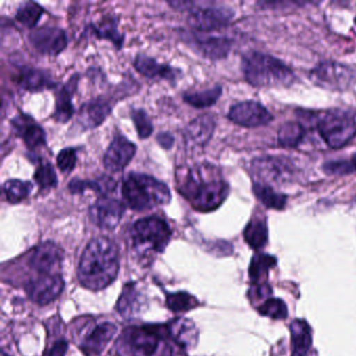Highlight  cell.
<instances>
[{
	"mask_svg": "<svg viewBox=\"0 0 356 356\" xmlns=\"http://www.w3.org/2000/svg\"><path fill=\"white\" fill-rule=\"evenodd\" d=\"M63 251L53 241L41 243L30 257V266L38 274H60Z\"/></svg>",
	"mask_w": 356,
	"mask_h": 356,
	"instance_id": "cell-15",
	"label": "cell"
},
{
	"mask_svg": "<svg viewBox=\"0 0 356 356\" xmlns=\"http://www.w3.org/2000/svg\"><path fill=\"white\" fill-rule=\"evenodd\" d=\"M170 335L182 348H193L197 341V329L187 318H178L168 326Z\"/></svg>",
	"mask_w": 356,
	"mask_h": 356,
	"instance_id": "cell-25",
	"label": "cell"
},
{
	"mask_svg": "<svg viewBox=\"0 0 356 356\" xmlns=\"http://www.w3.org/2000/svg\"><path fill=\"white\" fill-rule=\"evenodd\" d=\"M191 47L202 57L210 60L224 59L230 53L232 42L224 37H202L191 35L187 39Z\"/></svg>",
	"mask_w": 356,
	"mask_h": 356,
	"instance_id": "cell-18",
	"label": "cell"
},
{
	"mask_svg": "<svg viewBox=\"0 0 356 356\" xmlns=\"http://www.w3.org/2000/svg\"><path fill=\"white\" fill-rule=\"evenodd\" d=\"M172 7H182L181 9L188 12L187 18L189 26L199 32H210L225 28L232 22L234 13L229 8L197 7V3H170ZM180 10V9H179Z\"/></svg>",
	"mask_w": 356,
	"mask_h": 356,
	"instance_id": "cell-8",
	"label": "cell"
},
{
	"mask_svg": "<svg viewBox=\"0 0 356 356\" xmlns=\"http://www.w3.org/2000/svg\"><path fill=\"white\" fill-rule=\"evenodd\" d=\"M34 180L43 191L55 188L58 184V177L53 164L43 162L37 168Z\"/></svg>",
	"mask_w": 356,
	"mask_h": 356,
	"instance_id": "cell-37",
	"label": "cell"
},
{
	"mask_svg": "<svg viewBox=\"0 0 356 356\" xmlns=\"http://www.w3.org/2000/svg\"><path fill=\"white\" fill-rule=\"evenodd\" d=\"M124 213V204L109 195L99 197L89 209V214L93 224L103 230L115 229L122 220Z\"/></svg>",
	"mask_w": 356,
	"mask_h": 356,
	"instance_id": "cell-10",
	"label": "cell"
},
{
	"mask_svg": "<svg viewBox=\"0 0 356 356\" xmlns=\"http://www.w3.org/2000/svg\"><path fill=\"white\" fill-rule=\"evenodd\" d=\"M253 191L257 199L266 207L281 210L286 205V197L276 193L270 185L254 183Z\"/></svg>",
	"mask_w": 356,
	"mask_h": 356,
	"instance_id": "cell-30",
	"label": "cell"
},
{
	"mask_svg": "<svg viewBox=\"0 0 356 356\" xmlns=\"http://www.w3.org/2000/svg\"><path fill=\"white\" fill-rule=\"evenodd\" d=\"M29 41L38 53L51 57L60 55L68 43L66 33L54 26H43L33 31L29 35Z\"/></svg>",
	"mask_w": 356,
	"mask_h": 356,
	"instance_id": "cell-12",
	"label": "cell"
},
{
	"mask_svg": "<svg viewBox=\"0 0 356 356\" xmlns=\"http://www.w3.org/2000/svg\"><path fill=\"white\" fill-rule=\"evenodd\" d=\"M252 170L262 184L268 185L270 182L289 180L293 175V165L287 158L268 156L254 160Z\"/></svg>",
	"mask_w": 356,
	"mask_h": 356,
	"instance_id": "cell-9",
	"label": "cell"
},
{
	"mask_svg": "<svg viewBox=\"0 0 356 356\" xmlns=\"http://www.w3.org/2000/svg\"><path fill=\"white\" fill-rule=\"evenodd\" d=\"M136 145L126 137L116 135L104 156V165L110 172H120L132 161Z\"/></svg>",
	"mask_w": 356,
	"mask_h": 356,
	"instance_id": "cell-16",
	"label": "cell"
},
{
	"mask_svg": "<svg viewBox=\"0 0 356 356\" xmlns=\"http://www.w3.org/2000/svg\"><path fill=\"white\" fill-rule=\"evenodd\" d=\"M158 143H160L162 147L164 149H170L174 145V138H172V135L168 134V133H162L159 136L157 137Z\"/></svg>",
	"mask_w": 356,
	"mask_h": 356,
	"instance_id": "cell-45",
	"label": "cell"
},
{
	"mask_svg": "<svg viewBox=\"0 0 356 356\" xmlns=\"http://www.w3.org/2000/svg\"><path fill=\"white\" fill-rule=\"evenodd\" d=\"M241 70L252 86H289L295 81V74L289 66L272 56L257 51L243 56Z\"/></svg>",
	"mask_w": 356,
	"mask_h": 356,
	"instance_id": "cell-4",
	"label": "cell"
},
{
	"mask_svg": "<svg viewBox=\"0 0 356 356\" xmlns=\"http://www.w3.org/2000/svg\"><path fill=\"white\" fill-rule=\"evenodd\" d=\"M61 274H39L26 284V293L35 303L47 305L59 297L63 291Z\"/></svg>",
	"mask_w": 356,
	"mask_h": 356,
	"instance_id": "cell-13",
	"label": "cell"
},
{
	"mask_svg": "<svg viewBox=\"0 0 356 356\" xmlns=\"http://www.w3.org/2000/svg\"><path fill=\"white\" fill-rule=\"evenodd\" d=\"M258 312L261 316H268L274 320H284L287 318L289 310L286 304L280 299L270 298L258 307Z\"/></svg>",
	"mask_w": 356,
	"mask_h": 356,
	"instance_id": "cell-39",
	"label": "cell"
},
{
	"mask_svg": "<svg viewBox=\"0 0 356 356\" xmlns=\"http://www.w3.org/2000/svg\"><path fill=\"white\" fill-rule=\"evenodd\" d=\"M131 116H132L133 122H134L135 129H136L139 138H149L153 133L154 127L147 112L143 109H133L131 112Z\"/></svg>",
	"mask_w": 356,
	"mask_h": 356,
	"instance_id": "cell-40",
	"label": "cell"
},
{
	"mask_svg": "<svg viewBox=\"0 0 356 356\" xmlns=\"http://www.w3.org/2000/svg\"><path fill=\"white\" fill-rule=\"evenodd\" d=\"M33 189H34V185L32 182L18 180V179H11L3 184V193L8 202L12 204L20 203L28 199Z\"/></svg>",
	"mask_w": 356,
	"mask_h": 356,
	"instance_id": "cell-34",
	"label": "cell"
},
{
	"mask_svg": "<svg viewBox=\"0 0 356 356\" xmlns=\"http://www.w3.org/2000/svg\"><path fill=\"white\" fill-rule=\"evenodd\" d=\"M273 291L270 285L266 283H260V284H255L253 287V296L255 300L264 299V298L270 297L272 295Z\"/></svg>",
	"mask_w": 356,
	"mask_h": 356,
	"instance_id": "cell-43",
	"label": "cell"
},
{
	"mask_svg": "<svg viewBox=\"0 0 356 356\" xmlns=\"http://www.w3.org/2000/svg\"><path fill=\"white\" fill-rule=\"evenodd\" d=\"M166 304L172 312H184L197 307V300L189 293L180 291V293H168Z\"/></svg>",
	"mask_w": 356,
	"mask_h": 356,
	"instance_id": "cell-38",
	"label": "cell"
},
{
	"mask_svg": "<svg viewBox=\"0 0 356 356\" xmlns=\"http://www.w3.org/2000/svg\"><path fill=\"white\" fill-rule=\"evenodd\" d=\"M324 170L329 175H343L353 172V168L351 162L335 161L325 164Z\"/></svg>",
	"mask_w": 356,
	"mask_h": 356,
	"instance_id": "cell-42",
	"label": "cell"
},
{
	"mask_svg": "<svg viewBox=\"0 0 356 356\" xmlns=\"http://www.w3.org/2000/svg\"><path fill=\"white\" fill-rule=\"evenodd\" d=\"M14 82L29 92H40L57 86L49 72L29 66L18 68L14 76Z\"/></svg>",
	"mask_w": 356,
	"mask_h": 356,
	"instance_id": "cell-19",
	"label": "cell"
},
{
	"mask_svg": "<svg viewBox=\"0 0 356 356\" xmlns=\"http://www.w3.org/2000/svg\"><path fill=\"white\" fill-rule=\"evenodd\" d=\"M116 331L118 328L112 323L104 322L97 325L83 339L80 348L87 356L99 355L113 339Z\"/></svg>",
	"mask_w": 356,
	"mask_h": 356,
	"instance_id": "cell-20",
	"label": "cell"
},
{
	"mask_svg": "<svg viewBox=\"0 0 356 356\" xmlns=\"http://www.w3.org/2000/svg\"><path fill=\"white\" fill-rule=\"evenodd\" d=\"M181 195L197 211L218 209L228 197L230 186L211 164L202 163L183 170L178 176Z\"/></svg>",
	"mask_w": 356,
	"mask_h": 356,
	"instance_id": "cell-1",
	"label": "cell"
},
{
	"mask_svg": "<svg viewBox=\"0 0 356 356\" xmlns=\"http://www.w3.org/2000/svg\"><path fill=\"white\" fill-rule=\"evenodd\" d=\"M351 165H352V168H353V172H355V170H356V154H354L353 157H352Z\"/></svg>",
	"mask_w": 356,
	"mask_h": 356,
	"instance_id": "cell-46",
	"label": "cell"
},
{
	"mask_svg": "<svg viewBox=\"0 0 356 356\" xmlns=\"http://www.w3.org/2000/svg\"><path fill=\"white\" fill-rule=\"evenodd\" d=\"M116 188V182L110 177H102L97 180H83V179H72L68 185V189L72 195H81L86 191H93L97 195H108V193Z\"/></svg>",
	"mask_w": 356,
	"mask_h": 356,
	"instance_id": "cell-26",
	"label": "cell"
},
{
	"mask_svg": "<svg viewBox=\"0 0 356 356\" xmlns=\"http://www.w3.org/2000/svg\"><path fill=\"white\" fill-rule=\"evenodd\" d=\"M92 31L97 38L110 40L118 49L122 47L124 37L118 31L115 18H105L97 26H92Z\"/></svg>",
	"mask_w": 356,
	"mask_h": 356,
	"instance_id": "cell-35",
	"label": "cell"
},
{
	"mask_svg": "<svg viewBox=\"0 0 356 356\" xmlns=\"http://www.w3.org/2000/svg\"><path fill=\"white\" fill-rule=\"evenodd\" d=\"M134 67L139 74L149 79H162L175 83L181 72L166 64L158 63L153 58L145 55H137L134 60Z\"/></svg>",
	"mask_w": 356,
	"mask_h": 356,
	"instance_id": "cell-23",
	"label": "cell"
},
{
	"mask_svg": "<svg viewBox=\"0 0 356 356\" xmlns=\"http://www.w3.org/2000/svg\"><path fill=\"white\" fill-rule=\"evenodd\" d=\"M139 298L140 293L137 291L135 284L132 283L124 286L118 303V310L124 318H130L138 312L140 308Z\"/></svg>",
	"mask_w": 356,
	"mask_h": 356,
	"instance_id": "cell-33",
	"label": "cell"
},
{
	"mask_svg": "<svg viewBox=\"0 0 356 356\" xmlns=\"http://www.w3.org/2000/svg\"><path fill=\"white\" fill-rule=\"evenodd\" d=\"M228 118L234 124L247 128L264 126L272 122L273 116L264 106L257 102H241L231 107Z\"/></svg>",
	"mask_w": 356,
	"mask_h": 356,
	"instance_id": "cell-14",
	"label": "cell"
},
{
	"mask_svg": "<svg viewBox=\"0 0 356 356\" xmlns=\"http://www.w3.org/2000/svg\"><path fill=\"white\" fill-rule=\"evenodd\" d=\"M310 80L328 90H345L351 81L349 68L333 62L318 64L309 74Z\"/></svg>",
	"mask_w": 356,
	"mask_h": 356,
	"instance_id": "cell-11",
	"label": "cell"
},
{
	"mask_svg": "<svg viewBox=\"0 0 356 356\" xmlns=\"http://www.w3.org/2000/svg\"><path fill=\"white\" fill-rule=\"evenodd\" d=\"M216 129V120L210 114H204L193 120L185 130V137L188 143L204 147L209 143Z\"/></svg>",
	"mask_w": 356,
	"mask_h": 356,
	"instance_id": "cell-24",
	"label": "cell"
},
{
	"mask_svg": "<svg viewBox=\"0 0 356 356\" xmlns=\"http://www.w3.org/2000/svg\"><path fill=\"white\" fill-rule=\"evenodd\" d=\"M120 270V255L115 243L106 237L93 239L87 245L80 264L78 276L81 284L99 291L111 284Z\"/></svg>",
	"mask_w": 356,
	"mask_h": 356,
	"instance_id": "cell-2",
	"label": "cell"
},
{
	"mask_svg": "<svg viewBox=\"0 0 356 356\" xmlns=\"http://www.w3.org/2000/svg\"><path fill=\"white\" fill-rule=\"evenodd\" d=\"M222 92V86L218 85L213 88L201 91V92L185 93L183 95V99L191 107L203 109V108H209L213 106L220 99Z\"/></svg>",
	"mask_w": 356,
	"mask_h": 356,
	"instance_id": "cell-31",
	"label": "cell"
},
{
	"mask_svg": "<svg viewBox=\"0 0 356 356\" xmlns=\"http://www.w3.org/2000/svg\"><path fill=\"white\" fill-rule=\"evenodd\" d=\"M122 197L136 211H145L166 205L172 199L170 187L149 175L130 172L122 183Z\"/></svg>",
	"mask_w": 356,
	"mask_h": 356,
	"instance_id": "cell-3",
	"label": "cell"
},
{
	"mask_svg": "<svg viewBox=\"0 0 356 356\" xmlns=\"http://www.w3.org/2000/svg\"><path fill=\"white\" fill-rule=\"evenodd\" d=\"M170 237L172 230L168 222L157 216L137 220L131 230L133 249L141 257H149L163 252Z\"/></svg>",
	"mask_w": 356,
	"mask_h": 356,
	"instance_id": "cell-7",
	"label": "cell"
},
{
	"mask_svg": "<svg viewBox=\"0 0 356 356\" xmlns=\"http://www.w3.org/2000/svg\"><path fill=\"white\" fill-rule=\"evenodd\" d=\"M305 128L299 122H285L279 129L278 140L282 147H296L303 141Z\"/></svg>",
	"mask_w": 356,
	"mask_h": 356,
	"instance_id": "cell-32",
	"label": "cell"
},
{
	"mask_svg": "<svg viewBox=\"0 0 356 356\" xmlns=\"http://www.w3.org/2000/svg\"><path fill=\"white\" fill-rule=\"evenodd\" d=\"M316 130L331 149H341L356 136V110L330 109L314 113Z\"/></svg>",
	"mask_w": 356,
	"mask_h": 356,
	"instance_id": "cell-5",
	"label": "cell"
},
{
	"mask_svg": "<svg viewBox=\"0 0 356 356\" xmlns=\"http://www.w3.org/2000/svg\"><path fill=\"white\" fill-rule=\"evenodd\" d=\"M277 259L268 254H256L251 260L249 276L255 284L264 283L268 277V270L276 266Z\"/></svg>",
	"mask_w": 356,
	"mask_h": 356,
	"instance_id": "cell-29",
	"label": "cell"
},
{
	"mask_svg": "<svg viewBox=\"0 0 356 356\" xmlns=\"http://www.w3.org/2000/svg\"><path fill=\"white\" fill-rule=\"evenodd\" d=\"M79 80L80 76L78 74H74L56 95V107L53 118L60 124H66L74 116V107L72 99L78 88Z\"/></svg>",
	"mask_w": 356,
	"mask_h": 356,
	"instance_id": "cell-22",
	"label": "cell"
},
{
	"mask_svg": "<svg viewBox=\"0 0 356 356\" xmlns=\"http://www.w3.org/2000/svg\"><path fill=\"white\" fill-rule=\"evenodd\" d=\"M43 13H44V9L38 3H33V1L24 3L18 8L16 20L22 26L33 29L37 26L39 20L42 17Z\"/></svg>",
	"mask_w": 356,
	"mask_h": 356,
	"instance_id": "cell-36",
	"label": "cell"
},
{
	"mask_svg": "<svg viewBox=\"0 0 356 356\" xmlns=\"http://www.w3.org/2000/svg\"><path fill=\"white\" fill-rule=\"evenodd\" d=\"M3 356H8L7 354L3 353Z\"/></svg>",
	"mask_w": 356,
	"mask_h": 356,
	"instance_id": "cell-47",
	"label": "cell"
},
{
	"mask_svg": "<svg viewBox=\"0 0 356 356\" xmlns=\"http://www.w3.org/2000/svg\"><path fill=\"white\" fill-rule=\"evenodd\" d=\"M76 153L78 151L74 147H67L60 152L57 157V164L63 174H70L76 168V161H78Z\"/></svg>",
	"mask_w": 356,
	"mask_h": 356,
	"instance_id": "cell-41",
	"label": "cell"
},
{
	"mask_svg": "<svg viewBox=\"0 0 356 356\" xmlns=\"http://www.w3.org/2000/svg\"><path fill=\"white\" fill-rule=\"evenodd\" d=\"M11 124L16 135L24 141L29 149L35 151L47 145L44 130L31 116L20 114L11 120Z\"/></svg>",
	"mask_w": 356,
	"mask_h": 356,
	"instance_id": "cell-17",
	"label": "cell"
},
{
	"mask_svg": "<svg viewBox=\"0 0 356 356\" xmlns=\"http://www.w3.org/2000/svg\"><path fill=\"white\" fill-rule=\"evenodd\" d=\"M112 107L106 99H95L87 102L78 112V122L84 130L101 126L111 114Z\"/></svg>",
	"mask_w": 356,
	"mask_h": 356,
	"instance_id": "cell-21",
	"label": "cell"
},
{
	"mask_svg": "<svg viewBox=\"0 0 356 356\" xmlns=\"http://www.w3.org/2000/svg\"><path fill=\"white\" fill-rule=\"evenodd\" d=\"M66 350H67V343L63 341H58V343H55V346L51 348L49 356H64Z\"/></svg>",
	"mask_w": 356,
	"mask_h": 356,
	"instance_id": "cell-44",
	"label": "cell"
},
{
	"mask_svg": "<svg viewBox=\"0 0 356 356\" xmlns=\"http://www.w3.org/2000/svg\"><path fill=\"white\" fill-rule=\"evenodd\" d=\"M291 347L293 356H306L312 345L309 325L303 320H295L291 324Z\"/></svg>",
	"mask_w": 356,
	"mask_h": 356,
	"instance_id": "cell-27",
	"label": "cell"
},
{
	"mask_svg": "<svg viewBox=\"0 0 356 356\" xmlns=\"http://www.w3.org/2000/svg\"><path fill=\"white\" fill-rule=\"evenodd\" d=\"M245 243L252 249L259 250L268 243V231L266 220L261 218H254L245 227L243 232Z\"/></svg>",
	"mask_w": 356,
	"mask_h": 356,
	"instance_id": "cell-28",
	"label": "cell"
},
{
	"mask_svg": "<svg viewBox=\"0 0 356 356\" xmlns=\"http://www.w3.org/2000/svg\"><path fill=\"white\" fill-rule=\"evenodd\" d=\"M165 334L168 327H131L122 333L120 346L128 356H172Z\"/></svg>",
	"mask_w": 356,
	"mask_h": 356,
	"instance_id": "cell-6",
	"label": "cell"
}]
</instances>
